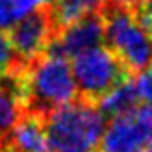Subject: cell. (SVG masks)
Wrapping results in <instances>:
<instances>
[{"instance_id":"1","label":"cell","mask_w":152,"mask_h":152,"mask_svg":"<svg viewBox=\"0 0 152 152\" xmlns=\"http://www.w3.org/2000/svg\"><path fill=\"white\" fill-rule=\"evenodd\" d=\"M24 111L47 119L61 106L80 98L69 59L47 52L22 67Z\"/></svg>"},{"instance_id":"2","label":"cell","mask_w":152,"mask_h":152,"mask_svg":"<svg viewBox=\"0 0 152 152\" xmlns=\"http://www.w3.org/2000/svg\"><path fill=\"white\" fill-rule=\"evenodd\" d=\"M106 117L98 106L76 98L45 119L50 152H98Z\"/></svg>"},{"instance_id":"3","label":"cell","mask_w":152,"mask_h":152,"mask_svg":"<svg viewBox=\"0 0 152 152\" xmlns=\"http://www.w3.org/2000/svg\"><path fill=\"white\" fill-rule=\"evenodd\" d=\"M98 11L104 22L106 47L134 76L148 69L152 65V41L137 20L134 7L102 2Z\"/></svg>"},{"instance_id":"4","label":"cell","mask_w":152,"mask_h":152,"mask_svg":"<svg viewBox=\"0 0 152 152\" xmlns=\"http://www.w3.org/2000/svg\"><path fill=\"white\" fill-rule=\"evenodd\" d=\"M71 69L80 98L95 106L115 87L134 78L126 65L106 45L74 56Z\"/></svg>"},{"instance_id":"5","label":"cell","mask_w":152,"mask_h":152,"mask_svg":"<svg viewBox=\"0 0 152 152\" xmlns=\"http://www.w3.org/2000/svg\"><path fill=\"white\" fill-rule=\"evenodd\" d=\"M98 152H152V106L141 104L111 117Z\"/></svg>"},{"instance_id":"6","label":"cell","mask_w":152,"mask_h":152,"mask_svg":"<svg viewBox=\"0 0 152 152\" xmlns=\"http://www.w3.org/2000/svg\"><path fill=\"white\" fill-rule=\"evenodd\" d=\"M6 34L11 41V47L15 50L19 63L28 65L34 59L47 54L50 43L56 35V30L47 6L41 4L37 10L28 13L24 19H20L17 24H13Z\"/></svg>"},{"instance_id":"7","label":"cell","mask_w":152,"mask_h":152,"mask_svg":"<svg viewBox=\"0 0 152 152\" xmlns=\"http://www.w3.org/2000/svg\"><path fill=\"white\" fill-rule=\"evenodd\" d=\"M102 45H106L104 22L100 17V11L96 10L93 13L83 15V17L71 22V24H67L59 32H56L47 52L72 59L74 56L82 54V52L95 48V47H102Z\"/></svg>"},{"instance_id":"8","label":"cell","mask_w":152,"mask_h":152,"mask_svg":"<svg viewBox=\"0 0 152 152\" xmlns=\"http://www.w3.org/2000/svg\"><path fill=\"white\" fill-rule=\"evenodd\" d=\"M22 67L19 65L0 78V150H4L7 139L24 113V82Z\"/></svg>"},{"instance_id":"9","label":"cell","mask_w":152,"mask_h":152,"mask_svg":"<svg viewBox=\"0 0 152 152\" xmlns=\"http://www.w3.org/2000/svg\"><path fill=\"white\" fill-rule=\"evenodd\" d=\"M2 152H50L45 119L24 111Z\"/></svg>"},{"instance_id":"10","label":"cell","mask_w":152,"mask_h":152,"mask_svg":"<svg viewBox=\"0 0 152 152\" xmlns=\"http://www.w3.org/2000/svg\"><path fill=\"white\" fill-rule=\"evenodd\" d=\"M50 13L54 30L59 32L67 24L78 20L87 13H93L100 7L102 0H43Z\"/></svg>"},{"instance_id":"11","label":"cell","mask_w":152,"mask_h":152,"mask_svg":"<svg viewBox=\"0 0 152 152\" xmlns=\"http://www.w3.org/2000/svg\"><path fill=\"white\" fill-rule=\"evenodd\" d=\"M139 95H137V87H135V82L134 80H128L124 82L123 86H119L108 93L100 102H98V110L104 113V117H115L121 115L128 110L139 106Z\"/></svg>"},{"instance_id":"12","label":"cell","mask_w":152,"mask_h":152,"mask_svg":"<svg viewBox=\"0 0 152 152\" xmlns=\"http://www.w3.org/2000/svg\"><path fill=\"white\" fill-rule=\"evenodd\" d=\"M41 4L43 0H0V30L7 32Z\"/></svg>"},{"instance_id":"13","label":"cell","mask_w":152,"mask_h":152,"mask_svg":"<svg viewBox=\"0 0 152 152\" xmlns=\"http://www.w3.org/2000/svg\"><path fill=\"white\" fill-rule=\"evenodd\" d=\"M19 59L15 56V50L11 47V41L7 37L6 32L0 30V78L10 71H13L15 67H19Z\"/></svg>"},{"instance_id":"14","label":"cell","mask_w":152,"mask_h":152,"mask_svg":"<svg viewBox=\"0 0 152 152\" xmlns=\"http://www.w3.org/2000/svg\"><path fill=\"white\" fill-rule=\"evenodd\" d=\"M135 87H137L139 100H143L147 106H152V65L148 69L141 71L139 74H135Z\"/></svg>"},{"instance_id":"15","label":"cell","mask_w":152,"mask_h":152,"mask_svg":"<svg viewBox=\"0 0 152 152\" xmlns=\"http://www.w3.org/2000/svg\"><path fill=\"white\" fill-rule=\"evenodd\" d=\"M137 20L141 22V26L145 28V32L148 34L150 41H152V0H143L141 4H137L134 7Z\"/></svg>"},{"instance_id":"16","label":"cell","mask_w":152,"mask_h":152,"mask_svg":"<svg viewBox=\"0 0 152 152\" xmlns=\"http://www.w3.org/2000/svg\"><path fill=\"white\" fill-rule=\"evenodd\" d=\"M102 2H111V4H123V6H130V7H135L137 4H141L143 0H102Z\"/></svg>"},{"instance_id":"17","label":"cell","mask_w":152,"mask_h":152,"mask_svg":"<svg viewBox=\"0 0 152 152\" xmlns=\"http://www.w3.org/2000/svg\"><path fill=\"white\" fill-rule=\"evenodd\" d=\"M0 152H2V150H0Z\"/></svg>"}]
</instances>
